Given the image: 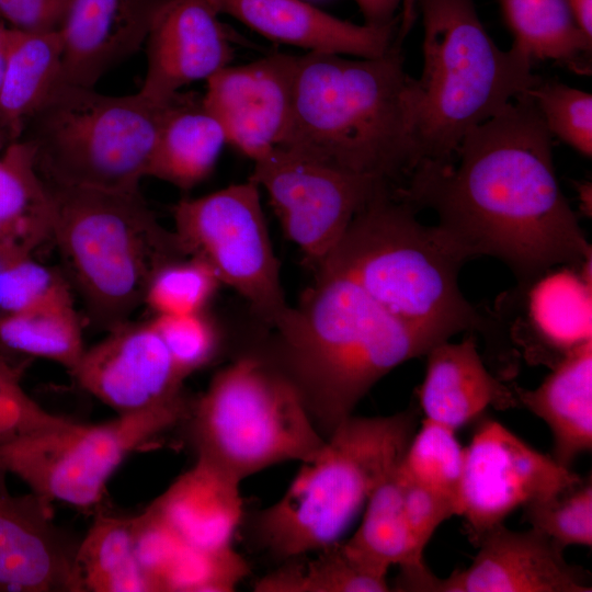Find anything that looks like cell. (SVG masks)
I'll use <instances>...</instances> for the list:
<instances>
[{"instance_id": "1", "label": "cell", "mask_w": 592, "mask_h": 592, "mask_svg": "<svg viewBox=\"0 0 592 592\" xmlns=\"http://www.w3.org/2000/svg\"><path fill=\"white\" fill-rule=\"evenodd\" d=\"M551 138L523 94L468 130L452 160L422 163L395 194L432 209L471 259H499L522 286L558 264L582 269L591 246L559 186Z\"/></svg>"}, {"instance_id": "2", "label": "cell", "mask_w": 592, "mask_h": 592, "mask_svg": "<svg viewBox=\"0 0 592 592\" xmlns=\"http://www.w3.org/2000/svg\"><path fill=\"white\" fill-rule=\"evenodd\" d=\"M413 18L414 9L377 57L297 55L292 124L280 148L401 187L422 164L415 78L402 53Z\"/></svg>"}, {"instance_id": "3", "label": "cell", "mask_w": 592, "mask_h": 592, "mask_svg": "<svg viewBox=\"0 0 592 592\" xmlns=\"http://www.w3.org/2000/svg\"><path fill=\"white\" fill-rule=\"evenodd\" d=\"M315 276L272 328L274 351L262 356L293 384L326 437L379 379L440 341L394 318L348 276Z\"/></svg>"}, {"instance_id": "4", "label": "cell", "mask_w": 592, "mask_h": 592, "mask_svg": "<svg viewBox=\"0 0 592 592\" xmlns=\"http://www.w3.org/2000/svg\"><path fill=\"white\" fill-rule=\"evenodd\" d=\"M417 213L392 189L379 190L315 274L348 276L394 318L440 342L463 331L493 335L496 322L459 288L470 254L437 225L419 221Z\"/></svg>"}, {"instance_id": "5", "label": "cell", "mask_w": 592, "mask_h": 592, "mask_svg": "<svg viewBox=\"0 0 592 592\" xmlns=\"http://www.w3.org/2000/svg\"><path fill=\"white\" fill-rule=\"evenodd\" d=\"M415 424L413 409L346 418L311 458L300 463L280 500L253 515L254 544L282 562L339 542L374 491L396 471Z\"/></svg>"}, {"instance_id": "6", "label": "cell", "mask_w": 592, "mask_h": 592, "mask_svg": "<svg viewBox=\"0 0 592 592\" xmlns=\"http://www.w3.org/2000/svg\"><path fill=\"white\" fill-rule=\"evenodd\" d=\"M423 23V68L415 79L422 163L449 161L465 134L540 79L533 61L503 50L483 27L474 0H414Z\"/></svg>"}, {"instance_id": "7", "label": "cell", "mask_w": 592, "mask_h": 592, "mask_svg": "<svg viewBox=\"0 0 592 592\" xmlns=\"http://www.w3.org/2000/svg\"><path fill=\"white\" fill-rule=\"evenodd\" d=\"M52 236L91 316L113 329L144 303L164 264L185 258L139 191L47 183Z\"/></svg>"}, {"instance_id": "8", "label": "cell", "mask_w": 592, "mask_h": 592, "mask_svg": "<svg viewBox=\"0 0 592 592\" xmlns=\"http://www.w3.org/2000/svg\"><path fill=\"white\" fill-rule=\"evenodd\" d=\"M185 421L196 458L239 483L325 443L293 384L258 353L218 371Z\"/></svg>"}, {"instance_id": "9", "label": "cell", "mask_w": 592, "mask_h": 592, "mask_svg": "<svg viewBox=\"0 0 592 592\" xmlns=\"http://www.w3.org/2000/svg\"><path fill=\"white\" fill-rule=\"evenodd\" d=\"M171 101L57 83L21 138L34 146L47 183L136 192Z\"/></svg>"}, {"instance_id": "10", "label": "cell", "mask_w": 592, "mask_h": 592, "mask_svg": "<svg viewBox=\"0 0 592 592\" xmlns=\"http://www.w3.org/2000/svg\"><path fill=\"white\" fill-rule=\"evenodd\" d=\"M186 398L118 414L99 424L67 420L61 425L0 445V465L42 499L81 511L101 504L106 485L134 451L186 420Z\"/></svg>"}, {"instance_id": "11", "label": "cell", "mask_w": 592, "mask_h": 592, "mask_svg": "<svg viewBox=\"0 0 592 592\" xmlns=\"http://www.w3.org/2000/svg\"><path fill=\"white\" fill-rule=\"evenodd\" d=\"M259 185L246 182L180 201L173 210L182 252L205 262L220 284L237 292L270 328L288 306L260 200Z\"/></svg>"}, {"instance_id": "12", "label": "cell", "mask_w": 592, "mask_h": 592, "mask_svg": "<svg viewBox=\"0 0 592 592\" xmlns=\"http://www.w3.org/2000/svg\"><path fill=\"white\" fill-rule=\"evenodd\" d=\"M253 162L249 179L266 192L283 231L314 272L365 203L379 190L392 189L286 148Z\"/></svg>"}, {"instance_id": "13", "label": "cell", "mask_w": 592, "mask_h": 592, "mask_svg": "<svg viewBox=\"0 0 592 592\" xmlns=\"http://www.w3.org/2000/svg\"><path fill=\"white\" fill-rule=\"evenodd\" d=\"M496 420H486L465 447L458 515L476 546L480 537L503 523L517 508L539 502L582 482Z\"/></svg>"}, {"instance_id": "14", "label": "cell", "mask_w": 592, "mask_h": 592, "mask_svg": "<svg viewBox=\"0 0 592 592\" xmlns=\"http://www.w3.org/2000/svg\"><path fill=\"white\" fill-rule=\"evenodd\" d=\"M296 61L297 55L276 53L228 65L206 80L203 106L221 125L227 144L253 161L287 138Z\"/></svg>"}, {"instance_id": "15", "label": "cell", "mask_w": 592, "mask_h": 592, "mask_svg": "<svg viewBox=\"0 0 592 592\" xmlns=\"http://www.w3.org/2000/svg\"><path fill=\"white\" fill-rule=\"evenodd\" d=\"M86 391L118 414L170 405L184 399L185 378L179 373L151 321L111 329L86 350L70 372Z\"/></svg>"}, {"instance_id": "16", "label": "cell", "mask_w": 592, "mask_h": 592, "mask_svg": "<svg viewBox=\"0 0 592 592\" xmlns=\"http://www.w3.org/2000/svg\"><path fill=\"white\" fill-rule=\"evenodd\" d=\"M471 563L447 578L435 576L426 592H591L589 572L570 565L563 548L538 530L515 532L500 523L476 544Z\"/></svg>"}, {"instance_id": "17", "label": "cell", "mask_w": 592, "mask_h": 592, "mask_svg": "<svg viewBox=\"0 0 592 592\" xmlns=\"http://www.w3.org/2000/svg\"><path fill=\"white\" fill-rule=\"evenodd\" d=\"M0 465V592H79L73 543L53 520L52 502L12 494Z\"/></svg>"}, {"instance_id": "18", "label": "cell", "mask_w": 592, "mask_h": 592, "mask_svg": "<svg viewBox=\"0 0 592 592\" xmlns=\"http://www.w3.org/2000/svg\"><path fill=\"white\" fill-rule=\"evenodd\" d=\"M213 0H168L147 39V70L139 90L166 103L180 90L230 65L232 47Z\"/></svg>"}, {"instance_id": "19", "label": "cell", "mask_w": 592, "mask_h": 592, "mask_svg": "<svg viewBox=\"0 0 592 592\" xmlns=\"http://www.w3.org/2000/svg\"><path fill=\"white\" fill-rule=\"evenodd\" d=\"M168 0H71L58 27L62 41L58 83L94 88L145 44Z\"/></svg>"}, {"instance_id": "20", "label": "cell", "mask_w": 592, "mask_h": 592, "mask_svg": "<svg viewBox=\"0 0 592 592\" xmlns=\"http://www.w3.org/2000/svg\"><path fill=\"white\" fill-rule=\"evenodd\" d=\"M213 1L219 13L236 18L272 41L307 52L366 58L388 50L411 10L405 3L403 12L392 22L369 25L341 20L301 0Z\"/></svg>"}, {"instance_id": "21", "label": "cell", "mask_w": 592, "mask_h": 592, "mask_svg": "<svg viewBox=\"0 0 592 592\" xmlns=\"http://www.w3.org/2000/svg\"><path fill=\"white\" fill-rule=\"evenodd\" d=\"M425 355L419 391L425 418L457 431L488 407H520L513 385L502 383L485 366L471 333L457 343L442 341Z\"/></svg>"}, {"instance_id": "22", "label": "cell", "mask_w": 592, "mask_h": 592, "mask_svg": "<svg viewBox=\"0 0 592 592\" xmlns=\"http://www.w3.org/2000/svg\"><path fill=\"white\" fill-rule=\"evenodd\" d=\"M149 506L186 544L203 549L232 546L243 520L240 483L198 458Z\"/></svg>"}, {"instance_id": "23", "label": "cell", "mask_w": 592, "mask_h": 592, "mask_svg": "<svg viewBox=\"0 0 592 592\" xmlns=\"http://www.w3.org/2000/svg\"><path fill=\"white\" fill-rule=\"evenodd\" d=\"M520 407L542 419L553 435L551 457L570 468L592 447V340L566 354L535 389L513 385Z\"/></svg>"}, {"instance_id": "24", "label": "cell", "mask_w": 592, "mask_h": 592, "mask_svg": "<svg viewBox=\"0 0 592 592\" xmlns=\"http://www.w3.org/2000/svg\"><path fill=\"white\" fill-rule=\"evenodd\" d=\"M226 144L221 125L202 101L179 93L162 118L147 177L189 190L209 175Z\"/></svg>"}, {"instance_id": "25", "label": "cell", "mask_w": 592, "mask_h": 592, "mask_svg": "<svg viewBox=\"0 0 592 592\" xmlns=\"http://www.w3.org/2000/svg\"><path fill=\"white\" fill-rule=\"evenodd\" d=\"M52 236V197L34 146L18 139L0 158V259L32 255Z\"/></svg>"}, {"instance_id": "26", "label": "cell", "mask_w": 592, "mask_h": 592, "mask_svg": "<svg viewBox=\"0 0 592 592\" xmlns=\"http://www.w3.org/2000/svg\"><path fill=\"white\" fill-rule=\"evenodd\" d=\"M61 57L58 30L31 32L10 27L0 88V128L9 143L22 137L29 119L59 82Z\"/></svg>"}, {"instance_id": "27", "label": "cell", "mask_w": 592, "mask_h": 592, "mask_svg": "<svg viewBox=\"0 0 592 592\" xmlns=\"http://www.w3.org/2000/svg\"><path fill=\"white\" fill-rule=\"evenodd\" d=\"M588 263L579 273L563 267L545 273L528 291V317L536 339L555 364L592 340V294Z\"/></svg>"}, {"instance_id": "28", "label": "cell", "mask_w": 592, "mask_h": 592, "mask_svg": "<svg viewBox=\"0 0 592 592\" xmlns=\"http://www.w3.org/2000/svg\"><path fill=\"white\" fill-rule=\"evenodd\" d=\"M364 508L360 526L343 542L354 558L384 574L391 566H399L402 573L426 568L424 550L415 542L406 517L402 485L396 471L374 491Z\"/></svg>"}, {"instance_id": "29", "label": "cell", "mask_w": 592, "mask_h": 592, "mask_svg": "<svg viewBox=\"0 0 592 592\" xmlns=\"http://www.w3.org/2000/svg\"><path fill=\"white\" fill-rule=\"evenodd\" d=\"M79 592H149L135 553L133 517L98 511L75 557Z\"/></svg>"}, {"instance_id": "30", "label": "cell", "mask_w": 592, "mask_h": 592, "mask_svg": "<svg viewBox=\"0 0 592 592\" xmlns=\"http://www.w3.org/2000/svg\"><path fill=\"white\" fill-rule=\"evenodd\" d=\"M513 45L533 62L554 60L577 67L592 38L578 24L567 0H499Z\"/></svg>"}, {"instance_id": "31", "label": "cell", "mask_w": 592, "mask_h": 592, "mask_svg": "<svg viewBox=\"0 0 592 592\" xmlns=\"http://www.w3.org/2000/svg\"><path fill=\"white\" fill-rule=\"evenodd\" d=\"M299 555L258 579L257 592H387V574L375 571L354 558L343 542Z\"/></svg>"}, {"instance_id": "32", "label": "cell", "mask_w": 592, "mask_h": 592, "mask_svg": "<svg viewBox=\"0 0 592 592\" xmlns=\"http://www.w3.org/2000/svg\"><path fill=\"white\" fill-rule=\"evenodd\" d=\"M0 343L18 353L54 361L69 372L86 351L72 301L0 316Z\"/></svg>"}, {"instance_id": "33", "label": "cell", "mask_w": 592, "mask_h": 592, "mask_svg": "<svg viewBox=\"0 0 592 592\" xmlns=\"http://www.w3.org/2000/svg\"><path fill=\"white\" fill-rule=\"evenodd\" d=\"M464 462L465 447L456 431L425 418L413 433L397 474L452 501L458 515Z\"/></svg>"}, {"instance_id": "34", "label": "cell", "mask_w": 592, "mask_h": 592, "mask_svg": "<svg viewBox=\"0 0 592 592\" xmlns=\"http://www.w3.org/2000/svg\"><path fill=\"white\" fill-rule=\"evenodd\" d=\"M249 572L232 546L203 549L184 544L162 580L161 592H231Z\"/></svg>"}, {"instance_id": "35", "label": "cell", "mask_w": 592, "mask_h": 592, "mask_svg": "<svg viewBox=\"0 0 592 592\" xmlns=\"http://www.w3.org/2000/svg\"><path fill=\"white\" fill-rule=\"evenodd\" d=\"M212 269L202 260L185 257L164 264L153 275L144 303L156 316L203 312L219 286Z\"/></svg>"}, {"instance_id": "36", "label": "cell", "mask_w": 592, "mask_h": 592, "mask_svg": "<svg viewBox=\"0 0 592 592\" xmlns=\"http://www.w3.org/2000/svg\"><path fill=\"white\" fill-rule=\"evenodd\" d=\"M527 94L550 135L592 156V95L556 81H539Z\"/></svg>"}, {"instance_id": "37", "label": "cell", "mask_w": 592, "mask_h": 592, "mask_svg": "<svg viewBox=\"0 0 592 592\" xmlns=\"http://www.w3.org/2000/svg\"><path fill=\"white\" fill-rule=\"evenodd\" d=\"M67 301L66 281L32 255L0 259V316Z\"/></svg>"}, {"instance_id": "38", "label": "cell", "mask_w": 592, "mask_h": 592, "mask_svg": "<svg viewBox=\"0 0 592 592\" xmlns=\"http://www.w3.org/2000/svg\"><path fill=\"white\" fill-rule=\"evenodd\" d=\"M523 509L524 520L563 549L592 546V483L579 486Z\"/></svg>"}, {"instance_id": "39", "label": "cell", "mask_w": 592, "mask_h": 592, "mask_svg": "<svg viewBox=\"0 0 592 592\" xmlns=\"http://www.w3.org/2000/svg\"><path fill=\"white\" fill-rule=\"evenodd\" d=\"M151 325L184 378L209 363L217 352V331L203 312L156 316Z\"/></svg>"}, {"instance_id": "40", "label": "cell", "mask_w": 592, "mask_h": 592, "mask_svg": "<svg viewBox=\"0 0 592 592\" xmlns=\"http://www.w3.org/2000/svg\"><path fill=\"white\" fill-rule=\"evenodd\" d=\"M66 421L30 398L20 384L19 371L0 355V445L53 429Z\"/></svg>"}, {"instance_id": "41", "label": "cell", "mask_w": 592, "mask_h": 592, "mask_svg": "<svg viewBox=\"0 0 592 592\" xmlns=\"http://www.w3.org/2000/svg\"><path fill=\"white\" fill-rule=\"evenodd\" d=\"M403 491V508L408 524L420 548L424 550L436 528L457 515L455 504L429 489L397 474Z\"/></svg>"}, {"instance_id": "42", "label": "cell", "mask_w": 592, "mask_h": 592, "mask_svg": "<svg viewBox=\"0 0 592 592\" xmlns=\"http://www.w3.org/2000/svg\"><path fill=\"white\" fill-rule=\"evenodd\" d=\"M70 1L0 0V20L22 31L58 30Z\"/></svg>"}, {"instance_id": "43", "label": "cell", "mask_w": 592, "mask_h": 592, "mask_svg": "<svg viewBox=\"0 0 592 592\" xmlns=\"http://www.w3.org/2000/svg\"><path fill=\"white\" fill-rule=\"evenodd\" d=\"M360 7L365 23L369 25H385L392 22L399 5L405 0H355Z\"/></svg>"}, {"instance_id": "44", "label": "cell", "mask_w": 592, "mask_h": 592, "mask_svg": "<svg viewBox=\"0 0 592 592\" xmlns=\"http://www.w3.org/2000/svg\"><path fill=\"white\" fill-rule=\"evenodd\" d=\"M584 33L592 38V0H567Z\"/></svg>"}, {"instance_id": "45", "label": "cell", "mask_w": 592, "mask_h": 592, "mask_svg": "<svg viewBox=\"0 0 592 592\" xmlns=\"http://www.w3.org/2000/svg\"><path fill=\"white\" fill-rule=\"evenodd\" d=\"M9 34L10 26H7L5 23L0 20V88L3 80L8 58Z\"/></svg>"}, {"instance_id": "46", "label": "cell", "mask_w": 592, "mask_h": 592, "mask_svg": "<svg viewBox=\"0 0 592 592\" xmlns=\"http://www.w3.org/2000/svg\"><path fill=\"white\" fill-rule=\"evenodd\" d=\"M7 141H9V140H8L7 136H5V134L3 133V130L0 128V149L2 147H5Z\"/></svg>"}]
</instances>
